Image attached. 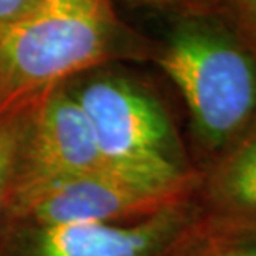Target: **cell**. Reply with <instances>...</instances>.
Here are the masks:
<instances>
[{
  "instance_id": "6da1fadb",
  "label": "cell",
  "mask_w": 256,
  "mask_h": 256,
  "mask_svg": "<svg viewBox=\"0 0 256 256\" xmlns=\"http://www.w3.org/2000/svg\"><path fill=\"white\" fill-rule=\"evenodd\" d=\"M149 55V45L118 18L111 0H40L0 30V116L90 70Z\"/></svg>"
},
{
  "instance_id": "7a4b0ae2",
  "label": "cell",
  "mask_w": 256,
  "mask_h": 256,
  "mask_svg": "<svg viewBox=\"0 0 256 256\" xmlns=\"http://www.w3.org/2000/svg\"><path fill=\"white\" fill-rule=\"evenodd\" d=\"M154 60L180 91L210 164L256 128V55L222 22L185 15Z\"/></svg>"
},
{
  "instance_id": "3957f363",
  "label": "cell",
  "mask_w": 256,
  "mask_h": 256,
  "mask_svg": "<svg viewBox=\"0 0 256 256\" xmlns=\"http://www.w3.org/2000/svg\"><path fill=\"white\" fill-rule=\"evenodd\" d=\"M84 111L104 164L162 188H195L200 172L188 162L170 114L156 92L112 64L66 81Z\"/></svg>"
},
{
  "instance_id": "277c9868",
  "label": "cell",
  "mask_w": 256,
  "mask_h": 256,
  "mask_svg": "<svg viewBox=\"0 0 256 256\" xmlns=\"http://www.w3.org/2000/svg\"><path fill=\"white\" fill-rule=\"evenodd\" d=\"M195 188L172 190L139 182L111 168L64 177L18 194L7 220L32 225L130 223L192 197Z\"/></svg>"
},
{
  "instance_id": "5b68a950",
  "label": "cell",
  "mask_w": 256,
  "mask_h": 256,
  "mask_svg": "<svg viewBox=\"0 0 256 256\" xmlns=\"http://www.w3.org/2000/svg\"><path fill=\"white\" fill-rule=\"evenodd\" d=\"M192 197L130 223L32 225L5 222L0 256H167L198 216Z\"/></svg>"
},
{
  "instance_id": "8992f818",
  "label": "cell",
  "mask_w": 256,
  "mask_h": 256,
  "mask_svg": "<svg viewBox=\"0 0 256 256\" xmlns=\"http://www.w3.org/2000/svg\"><path fill=\"white\" fill-rule=\"evenodd\" d=\"M101 168L110 167L98 149L88 118L66 84L32 102L20 149L15 197L60 178Z\"/></svg>"
},
{
  "instance_id": "52a82bcc",
  "label": "cell",
  "mask_w": 256,
  "mask_h": 256,
  "mask_svg": "<svg viewBox=\"0 0 256 256\" xmlns=\"http://www.w3.org/2000/svg\"><path fill=\"white\" fill-rule=\"evenodd\" d=\"M195 198L205 215L256 222V128L200 172Z\"/></svg>"
},
{
  "instance_id": "ba28073f",
  "label": "cell",
  "mask_w": 256,
  "mask_h": 256,
  "mask_svg": "<svg viewBox=\"0 0 256 256\" xmlns=\"http://www.w3.org/2000/svg\"><path fill=\"white\" fill-rule=\"evenodd\" d=\"M167 256H256V222L198 216Z\"/></svg>"
},
{
  "instance_id": "9c48e42d",
  "label": "cell",
  "mask_w": 256,
  "mask_h": 256,
  "mask_svg": "<svg viewBox=\"0 0 256 256\" xmlns=\"http://www.w3.org/2000/svg\"><path fill=\"white\" fill-rule=\"evenodd\" d=\"M30 106L0 116V228L7 220L17 192L18 160Z\"/></svg>"
},
{
  "instance_id": "30bf717a",
  "label": "cell",
  "mask_w": 256,
  "mask_h": 256,
  "mask_svg": "<svg viewBox=\"0 0 256 256\" xmlns=\"http://www.w3.org/2000/svg\"><path fill=\"white\" fill-rule=\"evenodd\" d=\"M40 0H0V30L24 18Z\"/></svg>"
},
{
  "instance_id": "8fae6325",
  "label": "cell",
  "mask_w": 256,
  "mask_h": 256,
  "mask_svg": "<svg viewBox=\"0 0 256 256\" xmlns=\"http://www.w3.org/2000/svg\"><path fill=\"white\" fill-rule=\"evenodd\" d=\"M244 2H246L248 10L252 12V15H253L254 20H256V0H244Z\"/></svg>"
}]
</instances>
